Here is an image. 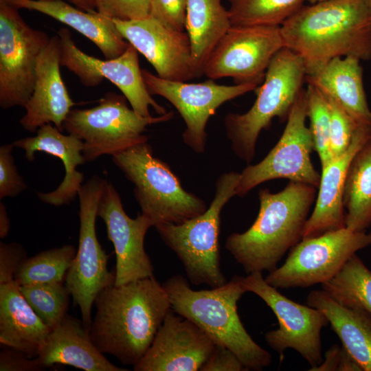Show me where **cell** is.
<instances>
[{"instance_id":"cell-1","label":"cell","mask_w":371,"mask_h":371,"mask_svg":"<svg viewBox=\"0 0 371 371\" xmlns=\"http://www.w3.org/2000/svg\"><path fill=\"white\" fill-rule=\"evenodd\" d=\"M89 335L103 354L135 366L150 348L171 310L169 297L154 276L111 285L96 297Z\"/></svg>"},{"instance_id":"cell-2","label":"cell","mask_w":371,"mask_h":371,"mask_svg":"<svg viewBox=\"0 0 371 371\" xmlns=\"http://www.w3.org/2000/svg\"><path fill=\"white\" fill-rule=\"evenodd\" d=\"M280 30L284 47L303 60L306 76L337 57L371 60L368 0H326L303 5Z\"/></svg>"},{"instance_id":"cell-3","label":"cell","mask_w":371,"mask_h":371,"mask_svg":"<svg viewBox=\"0 0 371 371\" xmlns=\"http://www.w3.org/2000/svg\"><path fill=\"white\" fill-rule=\"evenodd\" d=\"M316 197L315 187L291 181L277 193L260 190L257 218L245 232L228 236L225 248L247 274L271 272L302 239Z\"/></svg>"},{"instance_id":"cell-4","label":"cell","mask_w":371,"mask_h":371,"mask_svg":"<svg viewBox=\"0 0 371 371\" xmlns=\"http://www.w3.org/2000/svg\"><path fill=\"white\" fill-rule=\"evenodd\" d=\"M244 277L234 276L225 284L210 290L192 289L176 275L162 286L177 314L193 322L216 343L231 350L247 370H262L271 363V355L250 336L240 321L237 303L247 292Z\"/></svg>"},{"instance_id":"cell-5","label":"cell","mask_w":371,"mask_h":371,"mask_svg":"<svg viewBox=\"0 0 371 371\" xmlns=\"http://www.w3.org/2000/svg\"><path fill=\"white\" fill-rule=\"evenodd\" d=\"M303 60L286 47L271 59L257 98L245 113H229L224 118L227 138L234 154L249 164L254 159L260 132L274 117L286 120L306 79Z\"/></svg>"},{"instance_id":"cell-6","label":"cell","mask_w":371,"mask_h":371,"mask_svg":"<svg viewBox=\"0 0 371 371\" xmlns=\"http://www.w3.org/2000/svg\"><path fill=\"white\" fill-rule=\"evenodd\" d=\"M240 176V173L233 171L221 174L216 182L214 199L201 214L181 223L155 226L164 243L181 261L193 284L215 288L227 282L220 267L221 213L236 196Z\"/></svg>"},{"instance_id":"cell-7","label":"cell","mask_w":371,"mask_h":371,"mask_svg":"<svg viewBox=\"0 0 371 371\" xmlns=\"http://www.w3.org/2000/svg\"><path fill=\"white\" fill-rule=\"evenodd\" d=\"M112 161L133 186L142 214L154 227L181 223L207 210L205 201L186 191L170 166L153 156L148 142L112 155Z\"/></svg>"},{"instance_id":"cell-8","label":"cell","mask_w":371,"mask_h":371,"mask_svg":"<svg viewBox=\"0 0 371 371\" xmlns=\"http://www.w3.org/2000/svg\"><path fill=\"white\" fill-rule=\"evenodd\" d=\"M123 95L109 92L91 109H72L63 129L84 143L83 156L92 161L104 155H113L135 144L148 142L146 127L170 120L172 111L144 117L128 106Z\"/></svg>"},{"instance_id":"cell-9","label":"cell","mask_w":371,"mask_h":371,"mask_svg":"<svg viewBox=\"0 0 371 371\" xmlns=\"http://www.w3.org/2000/svg\"><path fill=\"white\" fill-rule=\"evenodd\" d=\"M105 182L94 175L78 191V247L65 281L74 304L79 307L83 324L89 330L97 295L114 284L115 280V270L108 269L109 256L102 248L95 229L98 204Z\"/></svg>"},{"instance_id":"cell-10","label":"cell","mask_w":371,"mask_h":371,"mask_svg":"<svg viewBox=\"0 0 371 371\" xmlns=\"http://www.w3.org/2000/svg\"><path fill=\"white\" fill-rule=\"evenodd\" d=\"M371 245V232L346 227L302 239L265 281L276 289L306 288L335 276L347 260Z\"/></svg>"},{"instance_id":"cell-11","label":"cell","mask_w":371,"mask_h":371,"mask_svg":"<svg viewBox=\"0 0 371 371\" xmlns=\"http://www.w3.org/2000/svg\"><path fill=\"white\" fill-rule=\"evenodd\" d=\"M306 89L297 96L276 145L256 164H249L240 172L236 196L243 197L264 182L276 179L308 184L318 188L321 175L314 167L311 154L314 143L307 118Z\"/></svg>"},{"instance_id":"cell-12","label":"cell","mask_w":371,"mask_h":371,"mask_svg":"<svg viewBox=\"0 0 371 371\" xmlns=\"http://www.w3.org/2000/svg\"><path fill=\"white\" fill-rule=\"evenodd\" d=\"M18 8L0 0V106L24 107L34 87L38 57L50 38L30 27Z\"/></svg>"},{"instance_id":"cell-13","label":"cell","mask_w":371,"mask_h":371,"mask_svg":"<svg viewBox=\"0 0 371 371\" xmlns=\"http://www.w3.org/2000/svg\"><path fill=\"white\" fill-rule=\"evenodd\" d=\"M243 280L247 292L260 297L277 317L278 328L265 335L269 346L280 354L295 350L309 363V370L319 366L323 360L321 330L328 324L324 313L289 299L269 284L260 272L249 273Z\"/></svg>"},{"instance_id":"cell-14","label":"cell","mask_w":371,"mask_h":371,"mask_svg":"<svg viewBox=\"0 0 371 371\" xmlns=\"http://www.w3.org/2000/svg\"><path fill=\"white\" fill-rule=\"evenodd\" d=\"M284 47L280 27L232 26L211 52L203 74L212 80L230 77L237 85H259L271 59Z\"/></svg>"},{"instance_id":"cell-15","label":"cell","mask_w":371,"mask_h":371,"mask_svg":"<svg viewBox=\"0 0 371 371\" xmlns=\"http://www.w3.org/2000/svg\"><path fill=\"white\" fill-rule=\"evenodd\" d=\"M57 34L60 41V66L76 75L84 86L96 87L106 78L122 91L137 114L152 116L150 106L158 115L167 113L148 92L139 65L138 52L131 44L120 56L100 60L81 51L68 29L60 28Z\"/></svg>"},{"instance_id":"cell-16","label":"cell","mask_w":371,"mask_h":371,"mask_svg":"<svg viewBox=\"0 0 371 371\" xmlns=\"http://www.w3.org/2000/svg\"><path fill=\"white\" fill-rule=\"evenodd\" d=\"M142 73L150 94L164 98L178 111L186 124L183 142L196 153L205 151L206 126L216 111L225 102L258 86L254 83L218 85L212 79L189 83L164 79L146 69H142Z\"/></svg>"},{"instance_id":"cell-17","label":"cell","mask_w":371,"mask_h":371,"mask_svg":"<svg viewBox=\"0 0 371 371\" xmlns=\"http://www.w3.org/2000/svg\"><path fill=\"white\" fill-rule=\"evenodd\" d=\"M98 216L104 222L108 238L115 249L114 284H124L154 276L153 263L144 249L146 234L154 226L153 223L142 213L135 218L129 217L119 193L106 180L99 201Z\"/></svg>"},{"instance_id":"cell-18","label":"cell","mask_w":371,"mask_h":371,"mask_svg":"<svg viewBox=\"0 0 371 371\" xmlns=\"http://www.w3.org/2000/svg\"><path fill=\"white\" fill-rule=\"evenodd\" d=\"M112 20L122 36L153 65L157 76L184 82L198 78L187 32L170 28L150 15L137 20Z\"/></svg>"},{"instance_id":"cell-19","label":"cell","mask_w":371,"mask_h":371,"mask_svg":"<svg viewBox=\"0 0 371 371\" xmlns=\"http://www.w3.org/2000/svg\"><path fill=\"white\" fill-rule=\"evenodd\" d=\"M216 343L202 328L172 308L135 371H198Z\"/></svg>"},{"instance_id":"cell-20","label":"cell","mask_w":371,"mask_h":371,"mask_svg":"<svg viewBox=\"0 0 371 371\" xmlns=\"http://www.w3.org/2000/svg\"><path fill=\"white\" fill-rule=\"evenodd\" d=\"M60 67V41L56 34L38 57L33 92L20 120L25 130L36 133L41 126L52 123L60 131L64 130L63 123L76 103L64 83Z\"/></svg>"},{"instance_id":"cell-21","label":"cell","mask_w":371,"mask_h":371,"mask_svg":"<svg viewBox=\"0 0 371 371\" xmlns=\"http://www.w3.org/2000/svg\"><path fill=\"white\" fill-rule=\"evenodd\" d=\"M371 137V126L358 125L348 148L322 168L318 193L303 238L322 235L345 227L344 190L349 165L358 150Z\"/></svg>"},{"instance_id":"cell-22","label":"cell","mask_w":371,"mask_h":371,"mask_svg":"<svg viewBox=\"0 0 371 371\" xmlns=\"http://www.w3.org/2000/svg\"><path fill=\"white\" fill-rule=\"evenodd\" d=\"M34 137L14 141V147L21 148L25 158L32 161L36 152H43L60 159L65 167L63 181L52 192H38V198L44 203L61 206L73 201L82 185L84 175L77 167L86 162L83 156V142L77 137L62 133L56 126L46 124L41 126Z\"/></svg>"},{"instance_id":"cell-23","label":"cell","mask_w":371,"mask_h":371,"mask_svg":"<svg viewBox=\"0 0 371 371\" xmlns=\"http://www.w3.org/2000/svg\"><path fill=\"white\" fill-rule=\"evenodd\" d=\"M44 369L64 364L85 371H126L109 361L94 345L82 319L68 314L54 327L38 355Z\"/></svg>"},{"instance_id":"cell-24","label":"cell","mask_w":371,"mask_h":371,"mask_svg":"<svg viewBox=\"0 0 371 371\" xmlns=\"http://www.w3.org/2000/svg\"><path fill=\"white\" fill-rule=\"evenodd\" d=\"M5 1L18 9L39 12L71 27L93 42L106 59L120 56L129 45L113 20L97 12H86L62 0Z\"/></svg>"},{"instance_id":"cell-25","label":"cell","mask_w":371,"mask_h":371,"mask_svg":"<svg viewBox=\"0 0 371 371\" xmlns=\"http://www.w3.org/2000/svg\"><path fill=\"white\" fill-rule=\"evenodd\" d=\"M52 330L33 311L14 280L0 284V343L36 357Z\"/></svg>"},{"instance_id":"cell-26","label":"cell","mask_w":371,"mask_h":371,"mask_svg":"<svg viewBox=\"0 0 371 371\" xmlns=\"http://www.w3.org/2000/svg\"><path fill=\"white\" fill-rule=\"evenodd\" d=\"M360 61L351 56L335 58L314 75L306 76L305 80L307 84L334 99L357 125L371 126V111L366 100Z\"/></svg>"},{"instance_id":"cell-27","label":"cell","mask_w":371,"mask_h":371,"mask_svg":"<svg viewBox=\"0 0 371 371\" xmlns=\"http://www.w3.org/2000/svg\"><path fill=\"white\" fill-rule=\"evenodd\" d=\"M306 304L324 313L342 347L363 371H371V315L340 305L324 290L310 292Z\"/></svg>"},{"instance_id":"cell-28","label":"cell","mask_w":371,"mask_h":371,"mask_svg":"<svg viewBox=\"0 0 371 371\" xmlns=\"http://www.w3.org/2000/svg\"><path fill=\"white\" fill-rule=\"evenodd\" d=\"M231 27L221 0H187L186 30L198 77L203 75L211 52Z\"/></svg>"},{"instance_id":"cell-29","label":"cell","mask_w":371,"mask_h":371,"mask_svg":"<svg viewBox=\"0 0 371 371\" xmlns=\"http://www.w3.org/2000/svg\"><path fill=\"white\" fill-rule=\"evenodd\" d=\"M343 203L345 227L353 232L366 231L371 225V137L349 165Z\"/></svg>"},{"instance_id":"cell-30","label":"cell","mask_w":371,"mask_h":371,"mask_svg":"<svg viewBox=\"0 0 371 371\" xmlns=\"http://www.w3.org/2000/svg\"><path fill=\"white\" fill-rule=\"evenodd\" d=\"M321 285L322 290L340 305L361 309L371 315V270L357 254Z\"/></svg>"},{"instance_id":"cell-31","label":"cell","mask_w":371,"mask_h":371,"mask_svg":"<svg viewBox=\"0 0 371 371\" xmlns=\"http://www.w3.org/2000/svg\"><path fill=\"white\" fill-rule=\"evenodd\" d=\"M232 26L280 27L306 0H227Z\"/></svg>"},{"instance_id":"cell-32","label":"cell","mask_w":371,"mask_h":371,"mask_svg":"<svg viewBox=\"0 0 371 371\" xmlns=\"http://www.w3.org/2000/svg\"><path fill=\"white\" fill-rule=\"evenodd\" d=\"M77 249L65 245L41 251L27 258L14 276L19 286L64 282Z\"/></svg>"},{"instance_id":"cell-33","label":"cell","mask_w":371,"mask_h":371,"mask_svg":"<svg viewBox=\"0 0 371 371\" xmlns=\"http://www.w3.org/2000/svg\"><path fill=\"white\" fill-rule=\"evenodd\" d=\"M19 289L33 311L52 329L67 315L71 294L64 282L22 285Z\"/></svg>"},{"instance_id":"cell-34","label":"cell","mask_w":371,"mask_h":371,"mask_svg":"<svg viewBox=\"0 0 371 371\" xmlns=\"http://www.w3.org/2000/svg\"><path fill=\"white\" fill-rule=\"evenodd\" d=\"M307 117L322 168L333 159L330 152V114L326 100L321 91L307 84Z\"/></svg>"},{"instance_id":"cell-35","label":"cell","mask_w":371,"mask_h":371,"mask_svg":"<svg viewBox=\"0 0 371 371\" xmlns=\"http://www.w3.org/2000/svg\"><path fill=\"white\" fill-rule=\"evenodd\" d=\"M323 95L330 114V152L333 159L348 148L358 125L334 99Z\"/></svg>"},{"instance_id":"cell-36","label":"cell","mask_w":371,"mask_h":371,"mask_svg":"<svg viewBox=\"0 0 371 371\" xmlns=\"http://www.w3.org/2000/svg\"><path fill=\"white\" fill-rule=\"evenodd\" d=\"M99 14L120 21L141 19L150 15V0H94Z\"/></svg>"},{"instance_id":"cell-37","label":"cell","mask_w":371,"mask_h":371,"mask_svg":"<svg viewBox=\"0 0 371 371\" xmlns=\"http://www.w3.org/2000/svg\"><path fill=\"white\" fill-rule=\"evenodd\" d=\"M13 145L4 144L0 147V199L14 197L26 190L27 184L18 172L12 155Z\"/></svg>"},{"instance_id":"cell-38","label":"cell","mask_w":371,"mask_h":371,"mask_svg":"<svg viewBox=\"0 0 371 371\" xmlns=\"http://www.w3.org/2000/svg\"><path fill=\"white\" fill-rule=\"evenodd\" d=\"M187 0H150V15L173 30L184 32Z\"/></svg>"},{"instance_id":"cell-39","label":"cell","mask_w":371,"mask_h":371,"mask_svg":"<svg viewBox=\"0 0 371 371\" xmlns=\"http://www.w3.org/2000/svg\"><path fill=\"white\" fill-rule=\"evenodd\" d=\"M27 258L25 248L19 243H0V284L14 280V276Z\"/></svg>"},{"instance_id":"cell-40","label":"cell","mask_w":371,"mask_h":371,"mask_svg":"<svg viewBox=\"0 0 371 371\" xmlns=\"http://www.w3.org/2000/svg\"><path fill=\"white\" fill-rule=\"evenodd\" d=\"M45 370L37 357H31L20 350L3 347L0 352L1 371H39Z\"/></svg>"},{"instance_id":"cell-41","label":"cell","mask_w":371,"mask_h":371,"mask_svg":"<svg viewBox=\"0 0 371 371\" xmlns=\"http://www.w3.org/2000/svg\"><path fill=\"white\" fill-rule=\"evenodd\" d=\"M201 371L247 370L238 356L225 346L216 344Z\"/></svg>"},{"instance_id":"cell-42","label":"cell","mask_w":371,"mask_h":371,"mask_svg":"<svg viewBox=\"0 0 371 371\" xmlns=\"http://www.w3.org/2000/svg\"><path fill=\"white\" fill-rule=\"evenodd\" d=\"M341 346H332L326 352L322 363L311 371H337Z\"/></svg>"},{"instance_id":"cell-43","label":"cell","mask_w":371,"mask_h":371,"mask_svg":"<svg viewBox=\"0 0 371 371\" xmlns=\"http://www.w3.org/2000/svg\"><path fill=\"white\" fill-rule=\"evenodd\" d=\"M337 371H363L359 363L342 346Z\"/></svg>"},{"instance_id":"cell-44","label":"cell","mask_w":371,"mask_h":371,"mask_svg":"<svg viewBox=\"0 0 371 371\" xmlns=\"http://www.w3.org/2000/svg\"><path fill=\"white\" fill-rule=\"evenodd\" d=\"M10 222L5 205L0 203V238H5L10 231Z\"/></svg>"},{"instance_id":"cell-45","label":"cell","mask_w":371,"mask_h":371,"mask_svg":"<svg viewBox=\"0 0 371 371\" xmlns=\"http://www.w3.org/2000/svg\"><path fill=\"white\" fill-rule=\"evenodd\" d=\"M73 3L76 7L89 12H97L94 0H67Z\"/></svg>"},{"instance_id":"cell-46","label":"cell","mask_w":371,"mask_h":371,"mask_svg":"<svg viewBox=\"0 0 371 371\" xmlns=\"http://www.w3.org/2000/svg\"><path fill=\"white\" fill-rule=\"evenodd\" d=\"M308 2H309L311 4H313V3H317V2H320V1H326V0H306Z\"/></svg>"},{"instance_id":"cell-47","label":"cell","mask_w":371,"mask_h":371,"mask_svg":"<svg viewBox=\"0 0 371 371\" xmlns=\"http://www.w3.org/2000/svg\"><path fill=\"white\" fill-rule=\"evenodd\" d=\"M369 1V4H370V10H371V0H368Z\"/></svg>"}]
</instances>
